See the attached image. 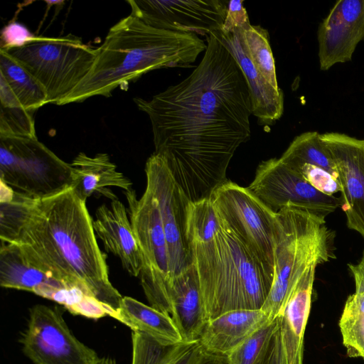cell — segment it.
Listing matches in <instances>:
<instances>
[{
  "mask_svg": "<svg viewBox=\"0 0 364 364\" xmlns=\"http://www.w3.org/2000/svg\"><path fill=\"white\" fill-rule=\"evenodd\" d=\"M291 168L298 172L314 188L324 194L334 196L341 191L338 178L322 168L304 164Z\"/></svg>",
  "mask_w": 364,
  "mask_h": 364,
  "instance_id": "4dcf8cb0",
  "label": "cell"
},
{
  "mask_svg": "<svg viewBox=\"0 0 364 364\" xmlns=\"http://www.w3.org/2000/svg\"><path fill=\"white\" fill-rule=\"evenodd\" d=\"M93 228L105 250L117 256L131 276L139 277L142 257L124 205L115 198L109 205H100Z\"/></svg>",
  "mask_w": 364,
  "mask_h": 364,
  "instance_id": "2e32d148",
  "label": "cell"
},
{
  "mask_svg": "<svg viewBox=\"0 0 364 364\" xmlns=\"http://www.w3.org/2000/svg\"><path fill=\"white\" fill-rule=\"evenodd\" d=\"M0 181L16 193L43 198L72 186V168L37 137H0Z\"/></svg>",
  "mask_w": 364,
  "mask_h": 364,
  "instance_id": "52a82bcc",
  "label": "cell"
},
{
  "mask_svg": "<svg viewBox=\"0 0 364 364\" xmlns=\"http://www.w3.org/2000/svg\"><path fill=\"white\" fill-rule=\"evenodd\" d=\"M278 324L277 316L252 334L225 358L228 364H254Z\"/></svg>",
  "mask_w": 364,
  "mask_h": 364,
  "instance_id": "f1b7e54d",
  "label": "cell"
},
{
  "mask_svg": "<svg viewBox=\"0 0 364 364\" xmlns=\"http://www.w3.org/2000/svg\"><path fill=\"white\" fill-rule=\"evenodd\" d=\"M320 138L336 168L347 225L364 237V139L338 132Z\"/></svg>",
  "mask_w": 364,
  "mask_h": 364,
  "instance_id": "5bb4252c",
  "label": "cell"
},
{
  "mask_svg": "<svg viewBox=\"0 0 364 364\" xmlns=\"http://www.w3.org/2000/svg\"><path fill=\"white\" fill-rule=\"evenodd\" d=\"M248 23H250L249 17L244 7L243 1H228L226 16L220 32L232 33L235 28H240Z\"/></svg>",
  "mask_w": 364,
  "mask_h": 364,
  "instance_id": "d6a6232c",
  "label": "cell"
},
{
  "mask_svg": "<svg viewBox=\"0 0 364 364\" xmlns=\"http://www.w3.org/2000/svg\"><path fill=\"white\" fill-rule=\"evenodd\" d=\"M132 364H196L205 353L199 341L166 346L138 331H132Z\"/></svg>",
  "mask_w": 364,
  "mask_h": 364,
  "instance_id": "cb8c5ba5",
  "label": "cell"
},
{
  "mask_svg": "<svg viewBox=\"0 0 364 364\" xmlns=\"http://www.w3.org/2000/svg\"><path fill=\"white\" fill-rule=\"evenodd\" d=\"M272 320L262 309H235L209 320L198 339L208 353L226 358Z\"/></svg>",
  "mask_w": 364,
  "mask_h": 364,
  "instance_id": "e0dca14e",
  "label": "cell"
},
{
  "mask_svg": "<svg viewBox=\"0 0 364 364\" xmlns=\"http://www.w3.org/2000/svg\"><path fill=\"white\" fill-rule=\"evenodd\" d=\"M338 326L348 356L364 359V289L348 297Z\"/></svg>",
  "mask_w": 364,
  "mask_h": 364,
  "instance_id": "83f0119b",
  "label": "cell"
},
{
  "mask_svg": "<svg viewBox=\"0 0 364 364\" xmlns=\"http://www.w3.org/2000/svg\"><path fill=\"white\" fill-rule=\"evenodd\" d=\"M232 33L237 36L244 53L255 68L274 87L279 88L268 31L260 26L248 23Z\"/></svg>",
  "mask_w": 364,
  "mask_h": 364,
  "instance_id": "484cf974",
  "label": "cell"
},
{
  "mask_svg": "<svg viewBox=\"0 0 364 364\" xmlns=\"http://www.w3.org/2000/svg\"><path fill=\"white\" fill-rule=\"evenodd\" d=\"M131 14L156 28L208 36L221 31L228 1H127Z\"/></svg>",
  "mask_w": 364,
  "mask_h": 364,
  "instance_id": "4fadbf2b",
  "label": "cell"
},
{
  "mask_svg": "<svg viewBox=\"0 0 364 364\" xmlns=\"http://www.w3.org/2000/svg\"><path fill=\"white\" fill-rule=\"evenodd\" d=\"M277 214L274 278L261 309L272 319L279 315L290 291L309 267L336 257L334 233L325 219L292 205Z\"/></svg>",
  "mask_w": 364,
  "mask_h": 364,
  "instance_id": "5b68a950",
  "label": "cell"
},
{
  "mask_svg": "<svg viewBox=\"0 0 364 364\" xmlns=\"http://www.w3.org/2000/svg\"><path fill=\"white\" fill-rule=\"evenodd\" d=\"M95 364H116V361L111 358H100Z\"/></svg>",
  "mask_w": 364,
  "mask_h": 364,
  "instance_id": "d590c367",
  "label": "cell"
},
{
  "mask_svg": "<svg viewBox=\"0 0 364 364\" xmlns=\"http://www.w3.org/2000/svg\"><path fill=\"white\" fill-rule=\"evenodd\" d=\"M36 37L21 23L9 22L1 31V49L7 50L23 46L32 41Z\"/></svg>",
  "mask_w": 364,
  "mask_h": 364,
  "instance_id": "1f68e13d",
  "label": "cell"
},
{
  "mask_svg": "<svg viewBox=\"0 0 364 364\" xmlns=\"http://www.w3.org/2000/svg\"><path fill=\"white\" fill-rule=\"evenodd\" d=\"M0 239L36 267L97 299L111 317L119 309L122 296L109 280L86 200L73 186L39 198L14 191L0 203Z\"/></svg>",
  "mask_w": 364,
  "mask_h": 364,
  "instance_id": "7a4b0ae2",
  "label": "cell"
},
{
  "mask_svg": "<svg viewBox=\"0 0 364 364\" xmlns=\"http://www.w3.org/2000/svg\"><path fill=\"white\" fill-rule=\"evenodd\" d=\"M168 315L183 341H198L207 319L193 264L171 280Z\"/></svg>",
  "mask_w": 364,
  "mask_h": 364,
  "instance_id": "ac0fdd59",
  "label": "cell"
},
{
  "mask_svg": "<svg viewBox=\"0 0 364 364\" xmlns=\"http://www.w3.org/2000/svg\"><path fill=\"white\" fill-rule=\"evenodd\" d=\"M0 77L6 82L24 109L31 112L48 104L41 85L22 65L1 49Z\"/></svg>",
  "mask_w": 364,
  "mask_h": 364,
  "instance_id": "d4e9b609",
  "label": "cell"
},
{
  "mask_svg": "<svg viewBox=\"0 0 364 364\" xmlns=\"http://www.w3.org/2000/svg\"><path fill=\"white\" fill-rule=\"evenodd\" d=\"M320 69L351 60L364 40V0H339L319 24L317 32Z\"/></svg>",
  "mask_w": 364,
  "mask_h": 364,
  "instance_id": "9a60e30c",
  "label": "cell"
},
{
  "mask_svg": "<svg viewBox=\"0 0 364 364\" xmlns=\"http://www.w3.org/2000/svg\"><path fill=\"white\" fill-rule=\"evenodd\" d=\"M196 364H228V363L225 358L205 351Z\"/></svg>",
  "mask_w": 364,
  "mask_h": 364,
  "instance_id": "e575fe53",
  "label": "cell"
},
{
  "mask_svg": "<svg viewBox=\"0 0 364 364\" xmlns=\"http://www.w3.org/2000/svg\"><path fill=\"white\" fill-rule=\"evenodd\" d=\"M124 195L142 257L139 277L141 285L150 306L168 315L171 279L168 247L156 199L147 186L139 198L132 188L124 191Z\"/></svg>",
  "mask_w": 364,
  "mask_h": 364,
  "instance_id": "9c48e42d",
  "label": "cell"
},
{
  "mask_svg": "<svg viewBox=\"0 0 364 364\" xmlns=\"http://www.w3.org/2000/svg\"><path fill=\"white\" fill-rule=\"evenodd\" d=\"M247 188L274 212L292 205L325 219L342 205L341 198L316 190L280 158L262 161Z\"/></svg>",
  "mask_w": 364,
  "mask_h": 364,
  "instance_id": "8fae6325",
  "label": "cell"
},
{
  "mask_svg": "<svg viewBox=\"0 0 364 364\" xmlns=\"http://www.w3.org/2000/svg\"><path fill=\"white\" fill-rule=\"evenodd\" d=\"M193 72L138 108L151 121L155 151L191 203L225 183L237 149L251 136L252 103L242 70L218 32Z\"/></svg>",
  "mask_w": 364,
  "mask_h": 364,
  "instance_id": "6da1fadb",
  "label": "cell"
},
{
  "mask_svg": "<svg viewBox=\"0 0 364 364\" xmlns=\"http://www.w3.org/2000/svg\"><path fill=\"white\" fill-rule=\"evenodd\" d=\"M218 214L233 235L272 279L278 219L248 188L227 181L210 198Z\"/></svg>",
  "mask_w": 364,
  "mask_h": 364,
  "instance_id": "ba28073f",
  "label": "cell"
},
{
  "mask_svg": "<svg viewBox=\"0 0 364 364\" xmlns=\"http://www.w3.org/2000/svg\"><path fill=\"white\" fill-rule=\"evenodd\" d=\"M223 42L237 60L247 81L252 103V114L260 124H273L284 112V95L280 88L274 87L255 68L244 53L240 42L233 33L218 32Z\"/></svg>",
  "mask_w": 364,
  "mask_h": 364,
  "instance_id": "7402d4cb",
  "label": "cell"
},
{
  "mask_svg": "<svg viewBox=\"0 0 364 364\" xmlns=\"http://www.w3.org/2000/svg\"><path fill=\"white\" fill-rule=\"evenodd\" d=\"M0 137H37L31 112L1 106Z\"/></svg>",
  "mask_w": 364,
  "mask_h": 364,
  "instance_id": "f546056e",
  "label": "cell"
},
{
  "mask_svg": "<svg viewBox=\"0 0 364 364\" xmlns=\"http://www.w3.org/2000/svg\"><path fill=\"white\" fill-rule=\"evenodd\" d=\"M317 132H306L296 136L280 157L295 168L304 164L322 168L338 178L333 161Z\"/></svg>",
  "mask_w": 364,
  "mask_h": 364,
  "instance_id": "4316f807",
  "label": "cell"
},
{
  "mask_svg": "<svg viewBox=\"0 0 364 364\" xmlns=\"http://www.w3.org/2000/svg\"><path fill=\"white\" fill-rule=\"evenodd\" d=\"M316 268L311 266L302 275L278 316L288 364H303L304 332L311 309Z\"/></svg>",
  "mask_w": 364,
  "mask_h": 364,
  "instance_id": "d6986e66",
  "label": "cell"
},
{
  "mask_svg": "<svg viewBox=\"0 0 364 364\" xmlns=\"http://www.w3.org/2000/svg\"><path fill=\"white\" fill-rule=\"evenodd\" d=\"M146 186L156 199L168 247L171 280L193 264L187 227L191 201L173 178L166 162L153 154L145 165ZM171 289V288H170Z\"/></svg>",
  "mask_w": 364,
  "mask_h": 364,
  "instance_id": "30bf717a",
  "label": "cell"
},
{
  "mask_svg": "<svg viewBox=\"0 0 364 364\" xmlns=\"http://www.w3.org/2000/svg\"><path fill=\"white\" fill-rule=\"evenodd\" d=\"M220 220L212 238L188 239L207 321L232 310L261 309L273 282Z\"/></svg>",
  "mask_w": 364,
  "mask_h": 364,
  "instance_id": "277c9868",
  "label": "cell"
},
{
  "mask_svg": "<svg viewBox=\"0 0 364 364\" xmlns=\"http://www.w3.org/2000/svg\"><path fill=\"white\" fill-rule=\"evenodd\" d=\"M350 271L353 275L355 290L364 289V254L357 264H348Z\"/></svg>",
  "mask_w": 364,
  "mask_h": 364,
  "instance_id": "836d02e7",
  "label": "cell"
},
{
  "mask_svg": "<svg viewBox=\"0 0 364 364\" xmlns=\"http://www.w3.org/2000/svg\"><path fill=\"white\" fill-rule=\"evenodd\" d=\"M5 51L41 85L47 102L58 105L88 74L97 55V49L73 36H36L23 46Z\"/></svg>",
  "mask_w": 364,
  "mask_h": 364,
  "instance_id": "8992f818",
  "label": "cell"
},
{
  "mask_svg": "<svg viewBox=\"0 0 364 364\" xmlns=\"http://www.w3.org/2000/svg\"><path fill=\"white\" fill-rule=\"evenodd\" d=\"M206 48L198 35L156 28L130 14L110 28L90 72L61 105L109 97L154 70L189 67Z\"/></svg>",
  "mask_w": 364,
  "mask_h": 364,
  "instance_id": "3957f363",
  "label": "cell"
},
{
  "mask_svg": "<svg viewBox=\"0 0 364 364\" xmlns=\"http://www.w3.org/2000/svg\"><path fill=\"white\" fill-rule=\"evenodd\" d=\"M112 317L132 331L145 333L161 344L171 346L183 341L170 316L130 296H122Z\"/></svg>",
  "mask_w": 364,
  "mask_h": 364,
  "instance_id": "603a6c76",
  "label": "cell"
},
{
  "mask_svg": "<svg viewBox=\"0 0 364 364\" xmlns=\"http://www.w3.org/2000/svg\"><path fill=\"white\" fill-rule=\"evenodd\" d=\"M70 166L72 186L85 200L95 193L110 200L117 198L108 187H117L124 191L132 188V181L117 170L107 154L99 153L90 156L80 152Z\"/></svg>",
  "mask_w": 364,
  "mask_h": 364,
  "instance_id": "44dd1931",
  "label": "cell"
},
{
  "mask_svg": "<svg viewBox=\"0 0 364 364\" xmlns=\"http://www.w3.org/2000/svg\"><path fill=\"white\" fill-rule=\"evenodd\" d=\"M0 285L30 291L52 301L62 289L73 287L31 264L15 244L3 242L0 247Z\"/></svg>",
  "mask_w": 364,
  "mask_h": 364,
  "instance_id": "ffe728a7",
  "label": "cell"
},
{
  "mask_svg": "<svg viewBox=\"0 0 364 364\" xmlns=\"http://www.w3.org/2000/svg\"><path fill=\"white\" fill-rule=\"evenodd\" d=\"M21 342L24 354L34 364H95L100 359L72 333L56 309L43 304L30 309Z\"/></svg>",
  "mask_w": 364,
  "mask_h": 364,
  "instance_id": "7c38bea8",
  "label": "cell"
}]
</instances>
